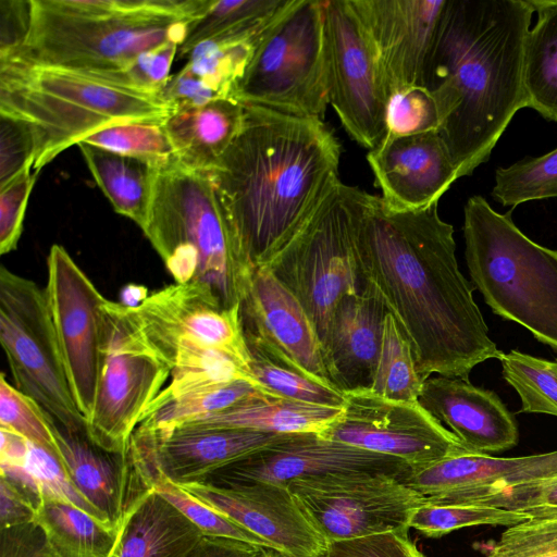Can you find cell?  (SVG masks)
Instances as JSON below:
<instances>
[{
    "mask_svg": "<svg viewBox=\"0 0 557 557\" xmlns=\"http://www.w3.org/2000/svg\"><path fill=\"white\" fill-rule=\"evenodd\" d=\"M363 284L374 288L411 343L423 381L433 373L469 380L472 369L502 350L473 299L474 286L456 259L454 227L438 202L389 210L367 193L358 224Z\"/></svg>",
    "mask_w": 557,
    "mask_h": 557,
    "instance_id": "6da1fadb",
    "label": "cell"
},
{
    "mask_svg": "<svg viewBox=\"0 0 557 557\" xmlns=\"http://www.w3.org/2000/svg\"><path fill=\"white\" fill-rule=\"evenodd\" d=\"M322 437L398 458L412 471L446 457L470 453L418 401H396L370 389L344 392L339 416Z\"/></svg>",
    "mask_w": 557,
    "mask_h": 557,
    "instance_id": "9a60e30c",
    "label": "cell"
},
{
    "mask_svg": "<svg viewBox=\"0 0 557 557\" xmlns=\"http://www.w3.org/2000/svg\"><path fill=\"white\" fill-rule=\"evenodd\" d=\"M52 557H112L121 527L63 500L42 498L35 520Z\"/></svg>",
    "mask_w": 557,
    "mask_h": 557,
    "instance_id": "4dcf8cb0",
    "label": "cell"
},
{
    "mask_svg": "<svg viewBox=\"0 0 557 557\" xmlns=\"http://www.w3.org/2000/svg\"><path fill=\"white\" fill-rule=\"evenodd\" d=\"M160 96L174 111L201 107L224 98L186 66L170 77Z\"/></svg>",
    "mask_w": 557,
    "mask_h": 557,
    "instance_id": "f5cc1de1",
    "label": "cell"
},
{
    "mask_svg": "<svg viewBox=\"0 0 557 557\" xmlns=\"http://www.w3.org/2000/svg\"><path fill=\"white\" fill-rule=\"evenodd\" d=\"M296 503L326 541L405 532L423 497L386 474L330 475L288 485Z\"/></svg>",
    "mask_w": 557,
    "mask_h": 557,
    "instance_id": "4fadbf2b",
    "label": "cell"
},
{
    "mask_svg": "<svg viewBox=\"0 0 557 557\" xmlns=\"http://www.w3.org/2000/svg\"><path fill=\"white\" fill-rule=\"evenodd\" d=\"M0 342L16 387L61 428L87 432L66 376L45 289L0 269Z\"/></svg>",
    "mask_w": 557,
    "mask_h": 557,
    "instance_id": "8fae6325",
    "label": "cell"
},
{
    "mask_svg": "<svg viewBox=\"0 0 557 557\" xmlns=\"http://www.w3.org/2000/svg\"><path fill=\"white\" fill-rule=\"evenodd\" d=\"M137 429L144 434L157 468L178 485L197 482L289 435L194 425L164 431H152L140 425Z\"/></svg>",
    "mask_w": 557,
    "mask_h": 557,
    "instance_id": "cb8c5ba5",
    "label": "cell"
},
{
    "mask_svg": "<svg viewBox=\"0 0 557 557\" xmlns=\"http://www.w3.org/2000/svg\"><path fill=\"white\" fill-rule=\"evenodd\" d=\"M23 465L35 482L41 499L46 497L71 503L106 521L101 513L72 484L55 454L29 442L28 451Z\"/></svg>",
    "mask_w": 557,
    "mask_h": 557,
    "instance_id": "7dc6e473",
    "label": "cell"
},
{
    "mask_svg": "<svg viewBox=\"0 0 557 557\" xmlns=\"http://www.w3.org/2000/svg\"><path fill=\"white\" fill-rule=\"evenodd\" d=\"M530 518L525 513L492 506L433 504L423 500L413 511L409 525L428 537L438 539L467 527L504 525L508 528Z\"/></svg>",
    "mask_w": 557,
    "mask_h": 557,
    "instance_id": "ab89813d",
    "label": "cell"
},
{
    "mask_svg": "<svg viewBox=\"0 0 557 557\" xmlns=\"http://www.w3.org/2000/svg\"><path fill=\"white\" fill-rule=\"evenodd\" d=\"M323 557H425L408 533L386 532L326 543Z\"/></svg>",
    "mask_w": 557,
    "mask_h": 557,
    "instance_id": "f907efd6",
    "label": "cell"
},
{
    "mask_svg": "<svg viewBox=\"0 0 557 557\" xmlns=\"http://www.w3.org/2000/svg\"><path fill=\"white\" fill-rule=\"evenodd\" d=\"M128 308L146 342L171 371L211 351L226 352L248 370L240 306L225 308L206 285L174 283Z\"/></svg>",
    "mask_w": 557,
    "mask_h": 557,
    "instance_id": "7c38bea8",
    "label": "cell"
},
{
    "mask_svg": "<svg viewBox=\"0 0 557 557\" xmlns=\"http://www.w3.org/2000/svg\"><path fill=\"white\" fill-rule=\"evenodd\" d=\"M240 319L247 347L336 388L309 315L264 265H256L251 271L240 301Z\"/></svg>",
    "mask_w": 557,
    "mask_h": 557,
    "instance_id": "ac0fdd59",
    "label": "cell"
},
{
    "mask_svg": "<svg viewBox=\"0 0 557 557\" xmlns=\"http://www.w3.org/2000/svg\"><path fill=\"white\" fill-rule=\"evenodd\" d=\"M36 508L12 484L0 480V522L1 529L15 527L35 520Z\"/></svg>",
    "mask_w": 557,
    "mask_h": 557,
    "instance_id": "9f6ffc18",
    "label": "cell"
},
{
    "mask_svg": "<svg viewBox=\"0 0 557 557\" xmlns=\"http://www.w3.org/2000/svg\"><path fill=\"white\" fill-rule=\"evenodd\" d=\"M342 408L324 407L260 394L182 425L243 429L275 434L320 433Z\"/></svg>",
    "mask_w": 557,
    "mask_h": 557,
    "instance_id": "f1b7e54d",
    "label": "cell"
},
{
    "mask_svg": "<svg viewBox=\"0 0 557 557\" xmlns=\"http://www.w3.org/2000/svg\"><path fill=\"white\" fill-rule=\"evenodd\" d=\"M0 428L12 431L58 456L52 418L32 397L0 376Z\"/></svg>",
    "mask_w": 557,
    "mask_h": 557,
    "instance_id": "b9f144b4",
    "label": "cell"
},
{
    "mask_svg": "<svg viewBox=\"0 0 557 557\" xmlns=\"http://www.w3.org/2000/svg\"><path fill=\"white\" fill-rule=\"evenodd\" d=\"M201 531L154 490L127 511L112 557H187Z\"/></svg>",
    "mask_w": 557,
    "mask_h": 557,
    "instance_id": "83f0119b",
    "label": "cell"
},
{
    "mask_svg": "<svg viewBox=\"0 0 557 557\" xmlns=\"http://www.w3.org/2000/svg\"><path fill=\"white\" fill-rule=\"evenodd\" d=\"M503 376L518 393L519 412L557 417V359L547 360L512 349L502 352Z\"/></svg>",
    "mask_w": 557,
    "mask_h": 557,
    "instance_id": "74e56055",
    "label": "cell"
},
{
    "mask_svg": "<svg viewBox=\"0 0 557 557\" xmlns=\"http://www.w3.org/2000/svg\"><path fill=\"white\" fill-rule=\"evenodd\" d=\"M260 37L206 40L187 53L185 66L221 97L233 98Z\"/></svg>",
    "mask_w": 557,
    "mask_h": 557,
    "instance_id": "8d00e7d4",
    "label": "cell"
},
{
    "mask_svg": "<svg viewBox=\"0 0 557 557\" xmlns=\"http://www.w3.org/2000/svg\"><path fill=\"white\" fill-rule=\"evenodd\" d=\"M82 141L116 153L147 160L160 166L175 160V152L164 121L117 123L87 136Z\"/></svg>",
    "mask_w": 557,
    "mask_h": 557,
    "instance_id": "60d3db41",
    "label": "cell"
},
{
    "mask_svg": "<svg viewBox=\"0 0 557 557\" xmlns=\"http://www.w3.org/2000/svg\"><path fill=\"white\" fill-rule=\"evenodd\" d=\"M385 136H408L438 132L441 116L434 96L424 86H409L394 91L386 108Z\"/></svg>",
    "mask_w": 557,
    "mask_h": 557,
    "instance_id": "7bdbcfd3",
    "label": "cell"
},
{
    "mask_svg": "<svg viewBox=\"0 0 557 557\" xmlns=\"http://www.w3.org/2000/svg\"><path fill=\"white\" fill-rule=\"evenodd\" d=\"M244 106L239 134L207 174L243 252L256 267L339 181L342 146L323 120Z\"/></svg>",
    "mask_w": 557,
    "mask_h": 557,
    "instance_id": "7a4b0ae2",
    "label": "cell"
},
{
    "mask_svg": "<svg viewBox=\"0 0 557 557\" xmlns=\"http://www.w3.org/2000/svg\"><path fill=\"white\" fill-rule=\"evenodd\" d=\"M530 0H446L426 85L458 178L490 159L527 107L523 58Z\"/></svg>",
    "mask_w": 557,
    "mask_h": 557,
    "instance_id": "3957f363",
    "label": "cell"
},
{
    "mask_svg": "<svg viewBox=\"0 0 557 557\" xmlns=\"http://www.w3.org/2000/svg\"><path fill=\"white\" fill-rule=\"evenodd\" d=\"M367 191L338 181L263 264L297 298L322 347L342 298L363 286L358 224Z\"/></svg>",
    "mask_w": 557,
    "mask_h": 557,
    "instance_id": "52a82bcc",
    "label": "cell"
},
{
    "mask_svg": "<svg viewBox=\"0 0 557 557\" xmlns=\"http://www.w3.org/2000/svg\"><path fill=\"white\" fill-rule=\"evenodd\" d=\"M260 394L265 393L248 380L190 392L153 405L139 425L152 431L171 430Z\"/></svg>",
    "mask_w": 557,
    "mask_h": 557,
    "instance_id": "e575fe53",
    "label": "cell"
},
{
    "mask_svg": "<svg viewBox=\"0 0 557 557\" xmlns=\"http://www.w3.org/2000/svg\"><path fill=\"white\" fill-rule=\"evenodd\" d=\"M412 468L405 461L322 437L289 434L197 481L211 485L269 482L287 486L297 480L330 475L386 474L406 480Z\"/></svg>",
    "mask_w": 557,
    "mask_h": 557,
    "instance_id": "e0dca14e",
    "label": "cell"
},
{
    "mask_svg": "<svg viewBox=\"0 0 557 557\" xmlns=\"http://www.w3.org/2000/svg\"><path fill=\"white\" fill-rule=\"evenodd\" d=\"M290 0H211L207 10L188 25L180 55L209 39L260 37Z\"/></svg>",
    "mask_w": 557,
    "mask_h": 557,
    "instance_id": "d6a6232c",
    "label": "cell"
},
{
    "mask_svg": "<svg viewBox=\"0 0 557 557\" xmlns=\"http://www.w3.org/2000/svg\"><path fill=\"white\" fill-rule=\"evenodd\" d=\"M32 168L0 188V252L9 253L16 249L23 231V222L29 195L35 185L37 172Z\"/></svg>",
    "mask_w": 557,
    "mask_h": 557,
    "instance_id": "681fc988",
    "label": "cell"
},
{
    "mask_svg": "<svg viewBox=\"0 0 557 557\" xmlns=\"http://www.w3.org/2000/svg\"><path fill=\"white\" fill-rule=\"evenodd\" d=\"M324 0H290L264 30L233 98L324 120L330 104Z\"/></svg>",
    "mask_w": 557,
    "mask_h": 557,
    "instance_id": "ba28073f",
    "label": "cell"
},
{
    "mask_svg": "<svg viewBox=\"0 0 557 557\" xmlns=\"http://www.w3.org/2000/svg\"><path fill=\"white\" fill-rule=\"evenodd\" d=\"M267 557H290L275 549H268Z\"/></svg>",
    "mask_w": 557,
    "mask_h": 557,
    "instance_id": "680465c9",
    "label": "cell"
},
{
    "mask_svg": "<svg viewBox=\"0 0 557 557\" xmlns=\"http://www.w3.org/2000/svg\"><path fill=\"white\" fill-rule=\"evenodd\" d=\"M38 151L36 132L27 121L0 113V188L33 168Z\"/></svg>",
    "mask_w": 557,
    "mask_h": 557,
    "instance_id": "c3c4849f",
    "label": "cell"
},
{
    "mask_svg": "<svg viewBox=\"0 0 557 557\" xmlns=\"http://www.w3.org/2000/svg\"><path fill=\"white\" fill-rule=\"evenodd\" d=\"M323 13L330 104L350 138L371 150L386 133L382 66L349 0H324Z\"/></svg>",
    "mask_w": 557,
    "mask_h": 557,
    "instance_id": "5bb4252c",
    "label": "cell"
},
{
    "mask_svg": "<svg viewBox=\"0 0 557 557\" xmlns=\"http://www.w3.org/2000/svg\"><path fill=\"white\" fill-rule=\"evenodd\" d=\"M388 310L374 288L345 296L336 306L323 351L337 389H370L381 350Z\"/></svg>",
    "mask_w": 557,
    "mask_h": 557,
    "instance_id": "484cf974",
    "label": "cell"
},
{
    "mask_svg": "<svg viewBox=\"0 0 557 557\" xmlns=\"http://www.w3.org/2000/svg\"><path fill=\"white\" fill-rule=\"evenodd\" d=\"M100 371L88 437L102 449L125 454L133 433L171 375L170 367L149 346L128 306L104 299Z\"/></svg>",
    "mask_w": 557,
    "mask_h": 557,
    "instance_id": "30bf717a",
    "label": "cell"
},
{
    "mask_svg": "<svg viewBox=\"0 0 557 557\" xmlns=\"http://www.w3.org/2000/svg\"><path fill=\"white\" fill-rule=\"evenodd\" d=\"M492 197L506 207L557 198V148L540 157H525L495 171Z\"/></svg>",
    "mask_w": 557,
    "mask_h": 557,
    "instance_id": "f35d334b",
    "label": "cell"
},
{
    "mask_svg": "<svg viewBox=\"0 0 557 557\" xmlns=\"http://www.w3.org/2000/svg\"><path fill=\"white\" fill-rule=\"evenodd\" d=\"M458 504L492 506L531 518H557V473L544 480L481 493Z\"/></svg>",
    "mask_w": 557,
    "mask_h": 557,
    "instance_id": "f6af8a7d",
    "label": "cell"
},
{
    "mask_svg": "<svg viewBox=\"0 0 557 557\" xmlns=\"http://www.w3.org/2000/svg\"><path fill=\"white\" fill-rule=\"evenodd\" d=\"M33 0H0V58L17 51L32 25Z\"/></svg>",
    "mask_w": 557,
    "mask_h": 557,
    "instance_id": "816d5d0a",
    "label": "cell"
},
{
    "mask_svg": "<svg viewBox=\"0 0 557 557\" xmlns=\"http://www.w3.org/2000/svg\"><path fill=\"white\" fill-rule=\"evenodd\" d=\"M198 499L290 557H323L326 541L302 513L288 486L269 482L181 484Z\"/></svg>",
    "mask_w": 557,
    "mask_h": 557,
    "instance_id": "ffe728a7",
    "label": "cell"
},
{
    "mask_svg": "<svg viewBox=\"0 0 557 557\" xmlns=\"http://www.w3.org/2000/svg\"><path fill=\"white\" fill-rule=\"evenodd\" d=\"M178 48L177 42H166L143 52L121 70L85 74L132 90L160 95L171 77L170 70Z\"/></svg>",
    "mask_w": 557,
    "mask_h": 557,
    "instance_id": "bcb514c9",
    "label": "cell"
},
{
    "mask_svg": "<svg viewBox=\"0 0 557 557\" xmlns=\"http://www.w3.org/2000/svg\"><path fill=\"white\" fill-rule=\"evenodd\" d=\"M97 185L114 210L145 227L160 165L97 146L77 144Z\"/></svg>",
    "mask_w": 557,
    "mask_h": 557,
    "instance_id": "f546056e",
    "label": "cell"
},
{
    "mask_svg": "<svg viewBox=\"0 0 557 557\" xmlns=\"http://www.w3.org/2000/svg\"><path fill=\"white\" fill-rule=\"evenodd\" d=\"M189 23L145 15H78L58 10L47 0H33L26 41L0 59L83 73L114 72L166 42L181 46Z\"/></svg>",
    "mask_w": 557,
    "mask_h": 557,
    "instance_id": "9c48e42d",
    "label": "cell"
},
{
    "mask_svg": "<svg viewBox=\"0 0 557 557\" xmlns=\"http://www.w3.org/2000/svg\"><path fill=\"white\" fill-rule=\"evenodd\" d=\"M47 302L76 406L90 417L100 371L104 297L61 245L47 258Z\"/></svg>",
    "mask_w": 557,
    "mask_h": 557,
    "instance_id": "2e32d148",
    "label": "cell"
},
{
    "mask_svg": "<svg viewBox=\"0 0 557 557\" xmlns=\"http://www.w3.org/2000/svg\"><path fill=\"white\" fill-rule=\"evenodd\" d=\"M245 106L234 98L174 111L164 126L175 160L186 169L208 173L239 134Z\"/></svg>",
    "mask_w": 557,
    "mask_h": 557,
    "instance_id": "4316f807",
    "label": "cell"
},
{
    "mask_svg": "<svg viewBox=\"0 0 557 557\" xmlns=\"http://www.w3.org/2000/svg\"><path fill=\"white\" fill-rule=\"evenodd\" d=\"M1 557H52L45 534L35 522L1 529Z\"/></svg>",
    "mask_w": 557,
    "mask_h": 557,
    "instance_id": "db71d44e",
    "label": "cell"
},
{
    "mask_svg": "<svg viewBox=\"0 0 557 557\" xmlns=\"http://www.w3.org/2000/svg\"><path fill=\"white\" fill-rule=\"evenodd\" d=\"M147 296L148 295L146 288L141 286L128 285L123 292L124 301L122 304L128 307H135L139 305L144 299H146Z\"/></svg>",
    "mask_w": 557,
    "mask_h": 557,
    "instance_id": "6f0895ef",
    "label": "cell"
},
{
    "mask_svg": "<svg viewBox=\"0 0 557 557\" xmlns=\"http://www.w3.org/2000/svg\"><path fill=\"white\" fill-rule=\"evenodd\" d=\"M382 66L389 97L426 85L446 0H349Z\"/></svg>",
    "mask_w": 557,
    "mask_h": 557,
    "instance_id": "d6986e66",
    "label": "cell"
},
{
    "mask_svg": "<svg viewBox=\"0 0 557 557\" xmlns=\"http://www.w3.org/2000/svg\"><path fill=\"white\" fill-rule=\"evenodd\" d=\"M536 22L527 35L523 85L527 107L557 122V0H530Z\"/></svg>",
    "mask_w": 557,
    "mask_h": 557,
    "instance_id": "1f68e13d",
    "label": "cell"
},
{
    "mask_svg": "<svg viewBox=\"0 0 557 557\" xmlns=\"http://www.w3.org/2000/svg\"><path fill=\"white\" fill-rule=\"evenodd\" d=\"M143 232L175 283L203 284L225 308L240 306L253 267L207 173L176 160L161 165Z\"/></svg>",
    "mask_w": 557,
    "mask_h": 557,
    "instance_id": "5b68a950",
    "label": "cell"
},
{
    "mask_svg": "<svg viewBox=\"0 0 557 557\" xmlns=\"http://www.w3.org/2000/svg\"><path fill=\"white\" fill-rule=\"evenodd\" d=\"M53 421V420H52ZM58 457L75 488L109 523L121 527L129 508L149 488L128 451L109 453L87 432H73L53 421Z\"/></svg>",
    "mask_w": 557,
    "mask_h": 557,
    "instance_id": "d4e9b609",
    "label": "cell"
},
{
    "mask_svg": "<svg viewBox=\"0 0 557 557\" xmlns=\"http://www.w3.org/2000/svg\"><path fill=\"white\" fill-rule=\"evenodd\" d=\"M385 206L397 212L418 211L438 202L458 180L438 132L384 136L367 154Z\"/></svg>",
    "mask_w": 557,
    "mask_h": 557,
    "instance_id": "44dd1931",
    "label": "cell"
},
{
    "mask_svg": "<svg viewBox=\"0 0 557 557\" xmlns=\"http://www.w3.org/2000/svg\"><path fill=\"white\" fill-rule=\"evenodd\" d=\"M484 557H557V518H530L480 545Z\"/></svg>",
    "mask_w": 557,
    "mask_h": 557,
    "instance_id": "ee69618b",
    "label": "cell"
},
{
    "mask_svg": "<svg viewBox=\"0 0 557 557\" xmlns=\"http://www.w3.org/2000/svg\"><path fill=\"white\" fill-rule=\"evenodd\" d=\"M268 549L237 540L203 535L187 557H267Z\"/></svg>",
    "mask_w": 557,
    "mask_h": 557,
    "instance_id": "11a10c76",
    "label": "cell"
},
{
    "mask_svg": "<svg viewBox=\"0 0 557 557\" xmlns=\"http://www.w3.org/2000/svg\"><path fill=\"white\" fill-rule=\"evenodd\" d=\"M248 351L250 355L249 376L263 393L318 406L343 407V392L326 386L258 349L248 347Z\"/></svg>",
    "mask_w": 557,
    "mask_h": 557,
    "instance_id": "d590c367",
    "label": "cell"
},
{
    "mask_svg": "<svg viewBox=\"0 0 557 557\" xmlns=\"http://www.w3.org/2000/svg\"><path fill=\"white\" fill-rule=\"evenodd\" d=\"M557 473V450L493 457L462 453L414 470L403 481L424 502L458 504L481 493L544 480Z\"/></svg>",
    "mask_w": 557,
    "mask_h": 557,
    "instance_id": "7402d4cb",
    "label": "cell"
},
{
    "mask_svg": "<svg viewBox=\"0 0 557 557\" xmlns=\"http://www.w3.org/2000/svg\"><path fill=\"white\" fill-rule=\"evenodd\" d=\"M482 196L463 209L466 261L492 311L557 350V250L541 246Z\"/></svg>",
    "mask_w": 557,
    "mask_h": 557,
    "instance_id": "8992f818",
    "label": "cell"
},
{
    "mask_svg": "<svg viewBox=\"0 0 557 557\" xmlns=\"http://www.w3.org/2000/svg\"><path fill=\"white\" fill-rule=\"evenodd\" d=\"M173 112L160 95L77 71L0 59V113L33 125L38 139L35 172L102 128L129 121H165Z\"/></svg>",
    "mask_w": 557,
    "mask_h": 557,
    "instance_id": "277c9868",
    "label": "cell"
},
{
    "mask_svg": "<svg viewBox=\"0 0 557 557\" xmlns=\"http://www.w3.org/2000/svg\"><path fill=\"white\" fill-rule=\"evenodd\" d=\"M423 383L417 371L410 341L393 314L387 312L370 391L387 399L414 403L419 399Z\"/></svg>",
    "mask_w": 557,
    "mask_h": 557,
    "instance_id": "836d02e7",
    "label": "cell"
},
{
    "mask_svg": "<svg viewBox=\"0 0 557 557\" xmlns=\"http://www.w3.org/2000/svg\"><path fill=\"white\" fill-rule=\"evenodd\" d=\"M419 403L443 425L446 424L473 454L491 455L518 444L513 414L497 394L469 380L430 376L424 381Z\"/></svg>",
    "mask_w": 557,
    "mask_h": 557,
    "instance_id": "603a6c76",
    "label": "cell"
}]
</instances>
